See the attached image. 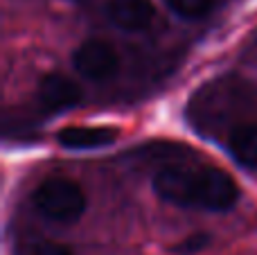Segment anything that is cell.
Masks as SVG:
<instances>
[{
  "mask_svg": "<svg viewBox=\"0 0 257 255\" xmlns=\"http://www.w3.org/2000/svg\"><path fill=\"white\" fill-rule=\"evenodd\" d=\"M34 206L45 219L57 224H75L86 212V194L77 181L54 176L36 188Z\"/></svg>",
  "mask_w": 257,
  "mask_h": 255,
  "instance_id": "7a4b0ae2",
  "label": "cell"
},
{
  "mask_svg": "<svg viewBox=\"0 0 257 255\" xmlns=\"http://www.w3.org/2000/svg\"><path fill=\"white\" fill-rule=\"evenodd\" d=\"M167 5L183 18H199L212 9L214 0H167Z\"/></svg>",
  "mask_w": 257,
  "mask_h": 255,
  "instance_id": "ba28073f",
  "label": "cell"
},
{
  "mask_svg": "<svg viewBox=\"0 0 257 255\" xmlns=\"http://www.w3.org/2000/svg\"><path fill=\"white\" fill-rule=\"evenodd\" d=\"M39 104L45 111H63V108L75 106L81 99V90L70 77L61 75V72H50L39 81V90H36Z\"/></svg>",
  "mask_w": 257,
  "mask_h": 255,
  "instance_id": "277c9868",
  "label": "cell"
},
{
  "mask_svg": "<svg viewBox=\"0 0 257 255\" xmlns=\"http://www.w3.org/2000/svg\"><path fill=\"white\" fill-rule=\"evenodd\" d=\"M27 255H72V251L63 244H52V242H45V244H39V246L30 248Z\"/></svg>",
  "mask_w": 257,
  "mask_h": 255,
  "instance_id": "9c48e42d",
  "label": "cell"
},
{
  "mask_svg": "<svg viewBox=\"0 0 257 255\" xmlns=\"http://www.w3.org/2000/svg\"><path fill=\"white\" fill-rule=\"evenodd\" d=\"M154 190L163 201L203 210H228L239 199V185L217 167H165L154 176Z\"/></svg>",
  "mask_w": 257,
  "mask_h": 255,
  "instance_id": "6da1fadb",
  "label": "cell"
},
{
  "mask_svg": "<svg viewBox=\"0 0 257 255\" xmlns=\"http://www.w3.org/2000/svg\"><path fill=\"white\" fill-rule=\"evenodd\" d=\"M154 3L151 0H111L108 16L117 27L126 32H140L154 21Z\"/></svg>",
  "mask_w": 257,
  "mask_h": 255,
  "instance_id": "5b68a950",
  "label": "cell"
},
{
  "mask_svg": "<svg viewBox=\"0 0 257 255\" xmlns=\"http://www.w3.org/2000/svg\"><path fill=\"white\" fill-rule=\"evenodd\" d=\"M72 66L81 77L90 81H104L113 77L120 68V57L106 41H84L72 54Z\"/></svg>",
  "mask_w": 257,
  "mask_h": 255,
  "instance_id": "3957f363",
  "label": "cell"
},
{
  "mask_svg": "<svg viewBox=\"0 0 257 255\" xmlns=\"http://www.w3.org/2000/svg\"><path fill=\"white\" fill-rule=\"evenodd\" d=\"M203 244H205V235H192V239L178 244L176 251H181V253H194V251H199Z\"/></svg>",
  "mask_w": 257,
  "mask_h": 255,
  "instance_id": "30bf717a",
  "label": "cell"
},
{
  "mask_svg": "<svg viewBox=\"0 0 257 255\" xmlns=\"http://www.w3.org/2000/svg\"><path fill=\"white\" fill-rule=\"evenodd\" d=\"M117 138L113 126H66L59 131L57 140L68 149H97L106 147Z\"/></svg>",
  "mask_w": 257,
  "mask_h": 255,
  "instance_id": "8992f818",
  "label": "cell"
},
{
  "mask_svg": "<svg viewBox=\"0 0 257 255\" xmlns=\"http://www.w3.org/2000/svg\"><path fill=\"white\" fill-rule=\"evenodd\" d=\"M228 152L244 167H257V122H239L228 134Z\"/></svg>",
  "mask_w": 257,
  "mask_h": 255,
  "instance_id": "52a82bcc",
  "label": "cell"
}]
</instances>
